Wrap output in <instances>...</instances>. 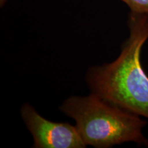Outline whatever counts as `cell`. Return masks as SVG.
Instances as JSON below:
<instances>
[{
	"instance_id": "2",
	"label": "cell",
	"mask_w": 148,
	"mask_h": 148,
	"mask_svg": "<svg viewBox=\"0 0 148 148\" xmlns=\"http://www.w3.org/2000/svg\"><path fill=\"white\" fill-rule=\"evenodd\" d=\"M60 110L75 120V126L86 145L108 148L125 142L148 147L142 132L146 121L140 115L90 92L71 96Z\"/></svg>"
},
{
	"instance_id": "5",
	"label": "cell",
	"mask_w": 148,
	"mask_h": 148,
	"mask_svg": "<svg viewBox=\"0 0 148 148\" xmlns=\"http://www.w3.org/2000/svg\"><path fill=\"white\" fill-rule=\"evenodd\" d=\"M7 1V0H0V6L3 7L5 5V2Z\"/></svg>"
},
{
	"instance_id": "4",
	"label": "cell",
	"mask_w": 148,
	"mask_h": 148,
	"mask_svg": "<svg viewBox=\"0 0 148 148\" xmlns=\"http://www.w3.org/2000/svg\"><path fill=\"white\" fill-rule=\"evenodd\" d=\"M124 2L131 12L148 14V0H121Z\"/></svg>"
},
{
	"instance_id": "3",
	"label": "cell",
	"mask_w": 148,
	"mask_h": 148,
	"mask_svg": "<svg viewBox=\"0 0 148 148\" xmlns=\"http://www.w3.org/2000/svg\"><path fill=\"white\" fill-rule=\"evenodd\" d=\"M21 115L32 135L34 148H84L86 145L76 126L46 119L29 103L21 108Z\"/></svg>"
},
{
	"instance_id": "1",
	"label": "cell",
	"mask_w": 148,
	"mask_h": 148,
	"mask_svg": "<svg viewBox=\"0 0 148 148\" xmlns=\"http://www.w3.org/2000/svg\"><path fill=\"white\" fill-rule=\"evenodd\" d=\"M129 36L110 63L90 67L86 82L92 93L148 119V76L140 53L148 39V14L130 12Z\"/></svg>"
}]
</instances>
